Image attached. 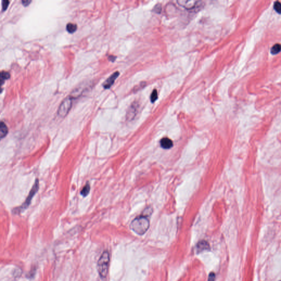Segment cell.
I'll return each mask as SVG.
<instances>
[{"label": "cell", "instance_id": "obj_1", "mask_svg": "<svg viewBox=\"0 0 281 281\" xmlns=\"http://www.w3.org/2000/svg\"><path fill=\"white\" fill-rule=\"evenodd\" d=\"M149 221L146 216H140L134 219L131 223V228L139 235H143L147 231L149 227Z\"/></svg>", "mask_w": 281, "mask_h": 281}, {"label": "cell", "instance_id": "obj_14", "mask_svg": "<svg viewBox=\"0 0 281 281\" xmlns=\"http://www.w3.org/2000/svg\"><path fill=\"white\" fill-rule=\"evenodd\" d=\"M281 51V45L279 44H277L273 46L271 50V52L273 54H276L279 53Z\"/></svg>", "mask_w": 281, "mask_h": 281}, {"label": "cell", "instance_id": "obj_13", "mask_svg": "<svg viewBox=\"0 0 281 281\" xmlns=\"http://www.w3.org/2000/svg\"><path fill=\"white\" fill-rule=\"evenodd\" d=\"M90 191V186L89 184L87 183L81 190V195L84 197H86L87 195L89 194Z\"/></svg>", "mask_w": 281, "mask_h": 281}, {"label": "cell", "instance_id": "obj_16", "mask_svg": "<svg viewBox=\"0 0 281 281\" xmlns=\"http://www.w3.org/2000/svg\"><path fill=\"white\" fill-rule=\"evenodd\" d=\"M273 7L276 11L279 14H281V3L278 1H276L274 3Z\"/></svg>", "mask_w": 281, "mask_h": 281}, {"label": "cell", "instance_id": "obj_20", "mask_svg": "<svg viewBox=\"0 0 281 281\" xmlns=\"http://www.w3.org/2000/svg\"><path fill=\"white\" fill-rule=\"evenodd\" d=\"M31 2V1L30 0H23L22 3L24 6H27Z\"/></svg>", "mask_w": 281, "mask_h": 281}, {"label": "cell", "instance_id": "obj_2", "mask_svg": "<svg viewBox=\"0 0 281 281\" xmlns=\"http://www.w3.org/2000/svg\"><path fill=\"white\" fill-rule=\"evenodd\" d=\"M110 258L107 251H104L98 261L97 270L102 278H106L108 272Z\"/></svg>", "mask_w": 281, "mask_h": 281}, {"label": "cell", "instance_id": "obj_6", "mask_svg": "<svg viewBox=\"0 0 281 281\" xmlns=\"http://www.w3.org/2000/svg\"><path fill=\"white\" fill-rule=\"evenodd\" d=\"M119 72H114L113 73L112 75L109 77L107 80H106L103 84V87L105 89H108L109 88H111V87L113 85V84L114 83V82L115 81V80L117 79V78L119 76Z\"/></svg>", "mask_w": 281, "mask_h": 281}, {"label": "cell", "instance_id": "obj_19", "mask_svg": "<svg viewBox=\"0 0 281 281\" xmlns=\"http://www.w3.org/2000/svg\"><path fill=\"white\" fill-rule=\"evenodd\" d=\"M161 9H162V8H161V5L158 4V5H157L154 7V12H156V13H160V12H161Z\"/></svg>", "mask_w": 281, "mask_h": 281}, {"label": "cell", "instance_id": "obj_5", "mask_svg": "<svg viewBox=\"0 0 281 281\" xmlns=\"http://www.w3.org/2000/svg\"><path fill=\"white\" fill-rule=\"evenodd\" d=\"M198 2L195 0H178L177 3L179 5L187 9H192L197 5Z\"/></svg>", "mask_w": 281, "mask_h": 281}, {"label": "cell", "instance_id": "obj_21", "mask_svg": "<svg viewBox=\"0 0 281 281\" xmlns=\"http://www.w3.org/2000/svg\"><path fill=\"white\" fill-rule=\"evenodd\" d=\"M115 59H116V57H114V56H111L109 57V59L111 61H114Z\"/></svg>", "mask_w": 281, "mask_h": 281}, {"label": "cell", "instance_id": "obj_12", "mask_svg": "<svg viewBox=\"0 0 281 281\" xmlns=\"http://www.w3.org/2000/svg\"><path fill=\"white\" fill-rule=\"evenodd\" d=\"M67 30L70 33H73L77 30V25L74 23H69L67 25Z\"/></svg>", "mask_w": 281, "mask_h": 281}, {"label": "cell", "instance_id": "obj_3", "mask_svg": "<svg viewBox=\"0 0 281 281\" xmlns=\"http://www.w3.org/2000/svg\"><path fill=\"white\" fill-rule=\"evenodd\" d=\"M72 97L68 96L62 101L59 107L58 114L59 116L64 118L68 114L72 106Z\"/></svg>", "mask_w": 281, "mask_h": 281}, {"label": "cell", "instance_id": "obj_10", "mask_svg": "<svg viewBox=\"0 0 281 281\" xmlns=\"http://www.w3.org/2000/svg\"><path fill=\"white\" fill-rule=\"evenodd\" d=\"M9 132V129L7 126L6 125V124L1 121V125H0V137L1 139H3V137L6 136Z\"/></svg>", "mask_w": 281, "mask_h": 281}, {"label": "cell", "instance_id": "obj_15", "mask_svg": "<svg viewBox=\"0 0 281 281\" xmlns=\"http://www.w3.org/2000/svg\"><path fill=\"white\" fill-rule=\"evenodd\" d=\"M157 98H158L157 90L156 89H154L153 90L151 95H150V100H151V102L152 103H154L157 100Z\"/></svg>", "mask_w": 281, "mask_h": 281}, {"label": "cell", "instance_id": "obj_18", "mask_svg": "<svg viewBox=\"0 0 281 281\" xmlns=\"http://www.w3.org/2000/svg\"><path fill=\"white\" fill-rule=\"evenodd\" d=\"M215 274L214 272H211L209 274L208 277V281H215Z\"/></svg>", "mask_w": 281, "mask_h": 281}, {"label": "cell", "instance_id": "obj_4", "mask_svg": "<svg viewBox=\"0 0 281 281\" xmlns=\"http://www.w3.org/2000/svg\"><path fill=\"white\" fill-rule=\"evenodd\" d=\"M39 180L37 179L36 181H35V183L33 184V187L32 189H31L29 195L28 196V198L26 199L25 202H24L22 205L20 206L19 208L21 211H22V210H24V209H26L28 206H29V205H30L31 202V200H32L33 198V197L34 195L36 194V192H37V191H38V189H39Z\"/></svg>", "mask_w": 281, "mask_h": 281}, {"label": "cell", "instance_id": "obj_11", "mask_svg": "<svg viewBox=\"0 0 281 281\" xmlns=\"http://www.w3.org/2000/svg\"><path fill=\"white\" fill-rule=\"evenodd\" d=\"M1 84L3 85L4 82L6 80H8L10 78V74L9 72L6 71H2L1 72Z\"/></svg>", "mask_w": 281, "mask_h": 281}, {"label": "cell", "instance_id": "obj_7", "mask_svg": "<svg viewBox=\"0 0 281 281\" xmlns=\"http://www.w3.org/2000/svg\"><path fill=\"white\" fill-rule=\"evenodd\" d=\"M138 108H139V104L136 102H135L131 104V106L128 109V111L127 113V118L128 120H132L135 117L137 113Z\"/></svg>", "mask_w": 281, "mask_h": 281}, {"label": "cell", "instance_id": "obj_9", "mask_svg": "<svg viewBox=\"0 0 281 281\" xmlns=\"http://www.w3.org/2000/svg\"><path fill=\"white\" fill-rule=\"evenodd\" d=\"M160 146L164 149H170L173 146V142L169 138H163L160 141Z\"/></svg>", "mask_w": 281, "mask_h": 281}, {"label": "cell", "instance_id": "obj_17", "mask_svg": "<svg viewBox=\"0 0 281 281\" xmlns=\"http://www.w3.org/2000/svg\"><path fill=\"white\" fill-rule=\"evenodd\" d=\"M9 1L7 0H3L2 2V11H6V9L9 7Z\"/></svg>", "mask_w": 281, "mask_h": 281}, {"label": "cell", "instance_id": "obj_8", "mask_svg": "<svg viewBox=\"0 0 281 281\" xmlns=\"http://www.w3.org/2000/svg\"><path fill=\"white\" fill-rule=\"evenodd\" d=\"M209 249V244L205 241H200L197 244V251L198 253L204 251L208 250Z\"/></svg>", "mask_w": 281, "mask_h": 281}]
</instances>
